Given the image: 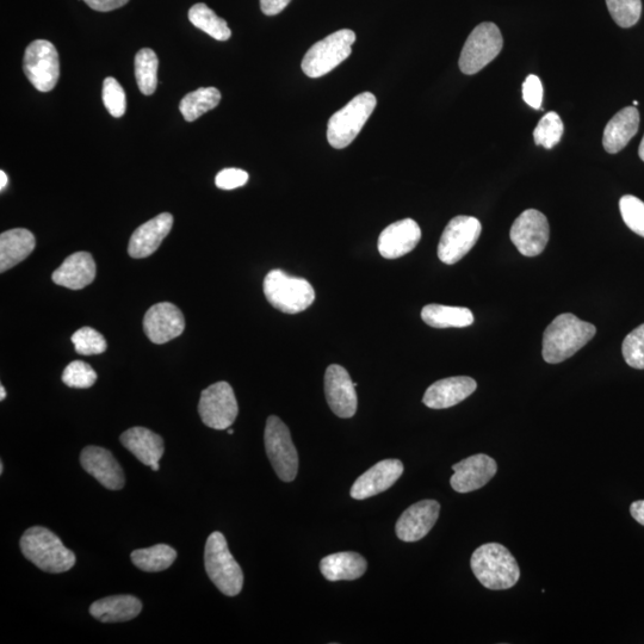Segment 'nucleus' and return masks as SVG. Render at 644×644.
Returning a JSON list of instances; mask_svg holds the SVG:
<instances>
[{"mask_svg": "<svg viewBox=\"0 0 644 644\" xmlns=\"http://www.w3.org/2000/svg\"><path fill=\"white\" fill-rule=\"evenodd\" d=\"M596 326L574 314H561L547 327L543 336L544 361L559 364L567 361L596 336Z\"/></svg>", "mask_w": 644, "mask_h": 644, "instance_id": "f257e3e1", "label": "nucleus"}, {"mask_svg": "<svg viewBox=\"0 0 644 644\" xmlns=\"http://www.w3.org/2000/svg\"><path fill=\"white\" fill-rule=\"evenodd\" d=\"M470 566L481 585L492 591L509 590L520 578L518 563L499 543L483 544L474 551Z\"/></svg>", "mask_w": 644, "mask_h": 644, "instance_id": "f03ea898", "label": "nucleus"}, {"mask_svg": "<svg viewBox=\"0 0 644 644\" xmlns=\"http://www.w3.org/2000/svg\"><path fill=\"white\" fill-rule=\"evenodd\" d=\"M22 554L41 571L60 574L76 565V555L64 546L51 530L34 526L24 532L20 542Z\"/></svg>", "mask_w": 644, "mask_h": 644, "instance_id": "7ed1b4c3", "label": "nucleus"}, {"mask_svg": "<svg viewBox=\"0 0 644 644\" xmlns=\"http://www.w3.org/2000/svg\"><path fill=\"white\" fill-rule=\"evenodd\" d=\"M204 567L213 584L227 597H235L243 590L244 573L235 561L224 535L213 532L204 549Z\"/></svg>", "mask_w": 644, "mask_h": 644, "instance_id": "20e7f679", "label": "nucleus"}, {"mask_svg": "<svg viewBox=\"0 0 644 644\" xmlns=\"http://www.w3.org/2000/svg\"><path fill=\"white\" fill-rule=\"evenodd\" d=\"M266 300L278 311L297 314L313 305L315 291L305 278L293 277L282 270H272L263 284Z\"/></svg>", "mask_w": 644, "mask_h": 644, "instance_id": "39448f33", "label": "nucleus"}, {"mask_svg": "<svg viewBox=\"0 0 644 644\" xmlns=\"http://www.w3.org/2000/svg\"><path fill=\"white\" fill-rule=\"evenodd\" d=\"M376 104L374 94L363 92L337 111L328 121L327 140L330 145L337 150L351 145L374 113Z\"/></svg>", "mask_w": 644, "mask_h": 644, "instance_id": "423d86ee", "label": "nucleus"}, {"mask_svg": "<svg viewBox=\"0 0 644 644\" xmlns=\"http://www.w3.org/2000/svg\"><path fill=\"white\" fill-rule=\"evenodd\" d=\"M356 34L350 29L338 30L315 43L302 60V71L309 78H320L332 72L352 52Z\"/></svg>", "mask_w": 644, "mask_h": 644, "instance_id": "0eeeda50", "label": "nucleus"}, {"mask_svg": "<svg viewBox=\"0 0 644 644\" xmlns=\"http://www.w3.org/2000/svg\"><path fill=\"white\" fill-rule=\"evenodd\" d=\"M264 441L266 454L278 478L284 482L294 481L299 470V455L288 426L276 416L269 417L266 421Z\"/></svg>", "mask_w": 644, "mask_h": 644, "instance_id": "6e6552de", "label": "nucleus"}, {"mask_svg": "<svg viewBox=\"0 0 644 644\" xmlns=\"http://www.w3.org/2000/svg\"><path fill=\"white\" fill-rule=\"evenodd\" d=\"M504 39L498 26L485 22L479 24L469 35L460 57V68L467 76L479 73L498 57Z\"/></svg>", "mask_w": 644, "mask_h": 644, "instance_id": "1a4fd4ad", "label": "nucleus"}, {"mask_svg": "<svg viewBox=\"0 0 644 644\" xmlns=\"http://www.w3.org/2000/svg\"><path fill=\"white\" fill-rule=\"evenodd\" d=\"M23 70L29 82L40 92L55 88L60 77V60L57 48L46 40H36L24 53Z\"/></svg>", "mask_w": 644, "mask_h": 644, "instance_id": "9d476101", "label": "nucleus"}, {"mask_svg": "<svg viewBox=\"0 0 644 644\" xmlns=\"http://www.w3.org/2000/svg\"><path fill=\"white\" fill-rule=\"evenodd\" d=\"M198 413L203 424L214 430H227L238 417L239 407L234 390L227 382H218L204 389Z\"/></svg>", "mask_w": 644, "mask_h": 644, "instance_id": "9b49d317", "label": "nucleus"}, {"mask_svg": "<svg viewBox=\"0 0 644 644\" xmlns=\"http://www.w3.org/2000/svg\"><path fill=\"white\" fill-rule=\"evenodd\" d=\"M482 226L473 216H456L445 227L438 245L441 262L454 265L473 249L480 238Z\"/></svg>", "mask_w": 644, "mask_h": 644, "instance_id": "f8f14e48", "label": "nucleus"}, {"mask_svg": "<svg viewBox=\"0 0 644 644\" xmlns=\"http://www.w3.org/2000/svg\"><path fill=\"white\" fill-rule=\"evenodd\" d=\"M510 237L523 256H540L546 249L550 237L547 216L536 209L525 210L513 222Z\"/></svg>", "mask_w": 644, "mask_h": 644, "instance_id": "ddd939ff", "label": "nucleus"}, {"mask_svg": "<svg viewBox=\"0 0 644 644\" xmlns=\"http://www.w3.org/2000/svg\"><path fill=\"white\" fill-rule=\"evenodd\" d=\"M325 394L327 404L336 416L343 419L355 416L358 405L356 387L345 368L338 364L327 368Z\"/></svg>", "mask_w": 644, "mask_h": 644, "instance_id": "4468645a", "label": "nucleus"}, {"mask_svg": "<svg viewBox=\"0 0 644 644\" xmlns=\"http://www.w3.org/2000/svg\"><path fill=\"white\" fill-rule=\"evenodd\" d=\"M184 315L170 302H160L148 309L144 319V330L154 344H165L184 332Z\"/></svg>", "mask_w": 644, "mask_h": 644, "instance_id": "2eb2a0df", "label": "nucleus"}, {"mask_svg": "<svg viewBox=\"0 0 644 644\" xmlns=\"http://www.w3.org/2000/svg\"><path fill=\"white\" fill-rule=\"evenodd\" d=\"M455 474L450 480L457 493H470L485 487L498 472L497 462L492 457L478 454L452 466Z\"/></svg>", "mask_w": 644, "mask_h": 644, "instance_id": "dca6fc26", "label": "nucleus"}, {"mask_svg": "<svg viewBox=\"0 0 644 644\" xmlns=\"http://www.w3.org/2000/svg\"><path fill=\"white\" fill-rule=\"evenodd\" d=\"M80 464L86 473L110 491H120L125 487V473L109 450L95 445L86 447L80 454Z\"/></svg>", "mask_w": 644, "mask_h": 644, "instance_id": "f3484780", "label": "nucleus"}, {"mask_svg": "<svg viewBox=\"0 0 644 644\" xmlns=\"http://www.w3.org/2000/svg\"><path fill=\"white\" fill-rule=\"evenodd\" d=\"M441 505L436 500H423L408 507L396 523V535L401 541H420L435 526Z\"/></svg>", "mask_w": 644, "mask_h": 644, "instance_id": "a211bd4d", "label": "nucleus"}, {"mask_svg": "<svg viewBox=\"0 0 644 644\" xmlns=\"http://www.w3.org/2000/svg\"><path fill=\"white\" fill-rule=\"evenodd\" d=\"M404 474V464L399 460H385L375 464L368 472L354 483L351 488V497L364 500L382 492L388 491Z\"/></svg>", "mask_w": 644, "mask_h": 644, "instance_id": "6ab92c4d", "label": "nucleus"}, {"mask_svg": "<svg viewBox=\"0 0 644 644\" xmlns=\"http://www.w3.org/2000/svg\"><path fill=\"white\" fill-rule=\"evenodd\" d=\"M476 388H478V383L472 377H449V379L439 380L427 388L423 402L432 410H445V408L454 407L469 398Z\"/></svg>", "mask_w": 644, "mask_h": 644, "instance_id": "aec40b11", "label": "nucleus"}, {"mask_svg": "<svg viewBox=\"0 0 644 644\" xmlns=\"http://www.w3.org/2000/svg\"><path fill=\"white\" fill-rule=\"evenodd\" d=\"M421 229L416 221L405 219L388 226L379 238V251L386 259H398L416 249Z\"/></svg>", "mask_w": 644, "mask_h": 644, "instance_id": "412c9836", "label": "nucleus"}, {"mask_svg": "<svg viewBox=\"0 0 644 644\" xmlns=\"http://www.w3.org/2000/svg\"><path fill=\"white\" fill-rule=\"evenodd\" d=\"M173 226V216L163 213L141 225L129 240L128 253L135 259L147 258L156 252Z\"/></svg>", "mask_w": 644, "mask_h": 644, "instance_id": "4be33fe9", "label": "nucleus"}, {"mask_svg": "<svg viewBox=\"0 0 644 644\" xmlns=\"http://www.w3.org/2000/svg\"><path fill=\"white\" fill-rule=\"evenodd\" d=\"M95 278L96 263L88 252L73 253L52 275L55 284L71 290L84 289L94 282Z\"/></svg>", "mask_w": 644, "mask_h": 644, "instance_id": "5701e85b", "label": "nucleus"}, {"mask_svg": "<svg viewBox=\"0 0 644 644\" xmlns=\"http://www.w3.org/2000/svg\"><path fill=\"white\" fill-rule=\"evenodd\" d=\"M640 113L635 107L619 110L606 125L603 135L605 151L616 154L624 150L639 132Z\"/></svg>", "mask_w": 644, "mask_h": 644, "instance_id": "b1692460", "label": "nucleus"}, {"mask_svg": "<svg viewBox=\"0 0 644 644\" xmlns=\"http://www.w3.org/2000/svg\"><path fill=\"white\" fill-rule=\"evenodd\" d=\"M120 442L147 467L159 463L165 451L163 438L145 427H132V429L123 432Z\"/></svg>", "mask_w": 644, "mask_h": 644, "instance_id": "393cba45", "label": "nucleus"}, {"mask_svg": "<svg viewBox=\"0 0 644 644\" xmlns=\"http://www.w3.org/2000/svg\"><path fill=\"white\" fill-rule=\"evenodd\" d=\"M34 234L26 228L10 229L0 235V272L15 268L35 250Z\"/></svg>", "mask_w": 644, "mask_h": 644, "instance_id": "a878e982", "label": "nucleus"}, {"mask_svg": "<svg viewBox=\"0 0 644 644\" xmlns=\"http://www.w3.org/2000/svg\"><path fill=\"white\" fill-rule=\"evenodd\" d=\"M367 568V560L352 551L328 555L320 562L322 575L332 582L357 580L363 577Z\"/></svg>", "mask_w": 644, "mask_h": 644, "instance_id": "bb28decb", "label": "nucleus"}, {"mask_svg": "<svg viewBox=\"0 0 644 644\" xmlns=\"http://www.w3.org/2000/svg\"><path fill=\"white\" fill-rule=\"evenodd\" d=\"M142 610L140 600L134 596H114L99 599L90 606V615L102 623L132 621Z\"/></svg>", "mask_w": 644, "mask_h": 644, "instance_id": "cd10ccee", "label": "nucleus"}, {"mask_svg": "<svg viewBox=\"0 0 644 644\" xmlns=\"http://www.w3.org/2000/svg\"><path fill=\"white\" fill-rule=\"evenodd\" d=\"M421 319L433 328H463L473 325L474 315L468 308L427 305L421 311Z\"/></svg>", "mask_w": 644, "mask_h": 644, "instance_id": "c85d7f7f", "label": "nucleus"}, {"mask_svg": "<svg viewBox=\"0 0 644 644\" xmlns=\"http://www.w3.org/2000/svg\"><path fill=\"white\" fill-rule=\"evenodd\" d=\"M130 559L135 567L147 573H158L166 571L177 559V551L167 544L134 550Z\"/></svg>", "mask_w": 644, "mask_h": 644, "instance_id": "c756f323", "label": "nucleus"}, {"mask_svg": "<svg viewBox=\"0 0 644 644\" xmlns=\"http://www.w3.org/2000/svg\"><path fill=\"white\" fill-rule=\"evenodd\" d=\"M221 101V94L215 88H201L196 91L190 92L185 96L181 104H179V111L188 122H194L208 111L218 107Z\"/></svg>", "mask_w": 644, "mask_h": 644, "instance_id": "7c9ffc66", "label": "nucleus"}, {"mask_svg": "<svg viewBox=\"0 0 644 644\" xmlns=\"http://www.w3.org/2000/svg\"><path fill=\"white\" fill-rule=\"evenodd\" d=\"M189 21L215 40L224 42L231 39L232 32L227 22L216 15L206 4H195L189 10Z\"/></svg>", "mask_w": 644, "mask_h": 644, "instance_id": "2f4dec72", "label": "nucleus"}, {"mask_svg": "<svg viewBox=\"0 0 644 644\" xmlns=\"http://www.w3.org/2000/svg\"><path fill=\"white\" fill-rule=\"evenodd\" d=\"M159 60L150 48L141 49L135 57V77L142 94L151 96L158 86Z\"/></svg>", "mask_w": 644, "mask_h": 644, "instance_id": "473e14b6", "label": "nucleus"}, {"mask_svg": "<svg viewBox=\"0 0 644 644\" xmlns=\"http://www.w3.org/2000/svg\"><path fill=\"white\" fill-rule=\"evenodd\" d=\"M563 132H565V126H563L560 115L551 111L542 117L534 130L535 144L551 150L559 144Z\"/></svg>", "mask_w": 644, "mask_h": 644, "instance_id": "72a5a7b5", "label": "nucleus"}, {"mask_svg": "<svg viewBox=\"0 0 644 644\" xmlns=\"http://www.w3.org/2000/svg\"><path fill=\"white\" fill-rule=\"evenodd\" d=\"M613 21L621 28L634 27L642 14L641 0H606Z\"/></svg>", "mask_w": 644, "mask_h": 644, "instance_id": "f704fd0d", "label": "nucleus"}, {"mask_svg": "<svg viewBox=\"0 0 644 644\" xmlns=\"http://www.w3.org/2000/svg\"><path fill=\"white\" fill-rule=\"evenodd\" d=\"M72 343L77 354L83 356L101 355L108 348L107 340L91 327L80 328L74 333Z\"/></svg>", "mask_w": 644, "mask_h": 644, "instance_id": "c9c22d12", "label": "nucleus"}, {"mask_svg": "<svg viewBox=\"0 0 644 644\" xmlns=\"http://www.w3.org/2000/svg\"><path fill=\"white\" fill-rule=\"evenodd\" d=\"M102 96L105 108L111 116L120 119L125 115L127 110L126 92L115 78L109 77L104 80Z\"/></svg>", "mask_w": 644, "mask_h": 644, "instance_id": "e433bc0d", "label": "nucleus"}, {"mask_svg": "<svg viewBox=\"0 0 644 644\" xmlns=\"http://www.w3.org/2000/svg\"><path fill=\"white\" fill-rule=\"evenodd\" d=\"M96 381V371L83 361L68 364L63 373V382L71 388L88 389L94 386Z\"/></svg>", "mask_w": 644, "mask_h": 644, "instance_id": "4c0bfd02", "label": "nucleus"}, {"mask_svg": "<svg viewBox=\"0 0 644 644\" xmlns=\"http://www.w3.org/2000/svg\"><path fill=\"white\" fill-rule=\"evenodd\" d=\"M619 209L625 225L644 238V202L633 195H625L619 201Z\"/></svg>", "mask_w": 644, "mask_h": 644, "instance_id": "58836bf2", "label": "nucleus"}, {"mask_svg": "<svg viewBox=\"0 0 644 644\" xmlns=\"http://www.w3.org/2000/svg\"><path fill=\"white\" fill-rule=\"evenodd\" d=\"M625 362L634 369H644V324L635 328L624 339L622 346Z\"/></svg>", "mask_w": 644, "mask_h": 644, "instance_id": "ea45409f", "label": "nucleus"}, {"mask_svg": "<svg viewBox=\"0 0 644 644\" xmlns=\"http://www.w3.org/2000/svg\"><path fill=\"white\" fill-rule=\"evenodd\" d=\"M249 182V173L240 169H225L215 178L216 187L222 190H233Z\"/></svg>", "mask_w": 644, "mask_h": 644, "instance_id": "a19ab883", "label": "nucleus"}, {"mask_svg": "<svg viewBox=\"0 0 644 644\" xmlns=\"http://www.w3.org/2000/svg\"><path fill=\"white\" fill-rule=\"evenodd\" d=\"M523 99L531 108L536 110L542 108L543 85L541 79L535 74H530L523 83Z\"/></svg>", "mask_w": 644, "mask_h": 644, "instance_id": "79ce46f5", "label": "nucleus"}, {"mask_svg": "<svg viewBox=\"0 0 644 644\" xmlns=\"http://www.w3.org/2000/svg\"><path fill=\"white\" fill-rule=\"evenodd\" d=\"M92 10L109 12L125 6L129 0H83Z\"/></svg>", "mask_w": 644, "mask_h": 644, "instance_id": "37998d69", "label": "nucleus"}, {"mask_svg": "<svg viewBox=\"0 0 644 644\" xmlns=\"http://www.w3.org/2000/svg\"><path fill=\"white\" fill-rule=\"evenodd\" d=\"M291 0H260V9L266 16H276L287 8Z\"/></svg>", "mask_w": 644, "mask_h": 644, "instance_id": "c03bdc74", "label": "nucleus"}, {"mask_svg": "<svg viewBox=\"0 0 644 644\" xmlns=\"http://www.w3.org/2000/svg\"><path fill=\"white\" fill-rule=\"evenodd\" d=\"M630 512L636 522L644 526V500L635 501V503L631 504Z\"/></svg>", "mask_w": 644, "mask_h": 644, "instance_id": "a18cd8bd", "label": "nucleus"}, {"mask_svg": "<svg viewBox=\"0 0 644 644\" xmlns=\"http://www.w3.org/2000/svg\"><path fill=\"white\" fill-rule=\"evenodd\" d=\"M6 185H8V176H6L4 171H0V190L3 191Z\"/></svg>", "mask_w": 644, "mask_h": 644, "instance_id": "49530a36", "label": "nucleus"}, {"mask_svg": "<svg viewBox=\"0 0 644 644\" xmlns=\"http://www.w3.org/2000/svg\"><path fill=\"white\" fill-rule=\"evenodd\" d=\"M639 156L644 161V136L639 147Z\"/></svg>", "mask_w": 644, "mask_h": 644, "instance_id": "de8ad7c7", "label": "nucleus"}, {"mask_svg": "<svg viewBox=\"0 0 644 644\" xmlns=\"http://www.w3.org/2000/svg\"><path fill=\"white\" fill-rule=\"evenodd\" d=\"M6 398V390L4 386H0V400H4Z\"/></svg>", "mask_w": 644, "mask_h": 644, "instance_id": "09e8293b", "label": "nucleus"}, {"mask_svg": "<svg viewBox=\"0 0 644 644\" xmlns=\"http://www.w3.org/2000/svg\"><path fill=\"white\" fill-rule=\"evenodd\" d=\"M151 469L153 470V472H158V470L160 469L159 463L153 464Z\"/></svg>", "mask_w": 644, "mask_h": 644, "instance_id": "8fccbe9b", "label": "nucleus"}, {"mask_svg": "<svg viewBox=\"0 0 644 644\" xmlns=\"http://www.w3.org/2000/svg\"><path fill=\"white\" fill-rule=\"evenodd\" d=\"M3 473H4V464L2 462L0 463V474H3Z\"/></svg>", "mask_w": 644, "mask_h": 644, "instance_id": "3c124183", "label": "nucleus"}, {"mask_svg": "<svg viewBox=\"0 0 644 644\" xmlns=\"http://www.w3.org/2000/svg\"><path fill=\"white\" fill-rule=\"evenodd\" d=\"M227 432L229 433V435H233V433H234V431L232 429H227Z\"/></svg>", "mask_w": 644, "mask_h": 644, "instance_id": "603ef678", "label": "nucleus"}, {"mask_svg": "<svg viewBox=\"0 0 644 644\" xmlns=\"http://www.w3.org/2000/svg\"><path fill=\"white\" fill-rule=\"evenodd\" d=\"M637 105H639V102L634 101V107H635V108L637 107Z\"/></svg>", "mask_w": 644, "mask_h": 644, "instance_id": "864d4df0", "label": "nucleus"}]
</instances>
